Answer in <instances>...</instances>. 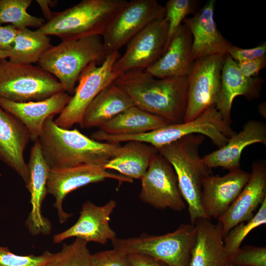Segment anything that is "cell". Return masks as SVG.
Returning a JSON list of instances; mask_svg holds the SVG:
<instances>
[{"label": "cell", "mask_w": 266, "mask_h": 266, "mask_svg": "<svg viewBox=\"0 0 266 266\" xmlns=\"http://www.w3.org/2000/svg\"><path fill=\"white\" fill-rule=\"evenodd\" d=\"M114 83L140 109L169 124L184 122L187 105V77L156 78L144 70L134 69L120 74Z\"/></svg>", "instance_id": "obj_1"}, {"label": "cell", "mask_w": 266, "mask_h": 266, "mask_svg": "<svg viewBox=\"0 0 266 266\" xmlns=\"http://www.w3.org/2000/svg\"><path fill=\"white\" fill-rule=\"evenodd\" d=\"M48 117L37 140L50 168L92 165L103 167L121 150L119 143L95 140L77 129H66Z\"/></svg>", "instance_id": "obj_2"}, {"label": "cell", "mask_w": 266, "mask_h": 266, "mask_svg": "<svg viewBox=\"0 0 266 266\" xmlns=\"http://www.w3.org/2000/svg\"><path fill=\"white\" fill-rule=\"evenodd\" d=\"M204 139L201 134H191L157 149L175 171L180 191L188 205L191 224L193 225L198 220L208 219L201 200L203 182L212 174L199 153Z\"/></svg>", "instance_id": "obj_3"}, {"label": "cell", "mask_w": 266, "mask_h": 266, "mask_svg": "<svg viewBox=\"0 0 266 266\" xmlns=\"http://www.w3.org/2000/svg\"><path fill=\"white\" fill-rule=\"evenodd\" d=\"M126 0H82L59 12L37 31L55 35L62 41L101 35L114 17L127 4Z\"/></svg>", "instance_id": "obj_4"}, {"label": "cell", "mask_w": 266, "mask_h": 266, "mask_svg": "<svg viewBox=\"0 0 266 266\" xmlns=\"http://www.w3.org/2000/svg\"><path fill=\"white\" fill-rule=\"evenodd\" d=\"M107 55L100 35L62 41L49 49L39 61V66L52 74L64 92L72 94L84 69L95 62L100 65Z\"/></svg>", "instance_id": "obj_5"}, {"label": "cell", "mask_w": 266, "mask_h": 266, "mask_svg": "<svg viewBox=\"0 0 266 266\" xmlns=\"http://www.w3.org/2000/svg\"><path fill=\"white\" fill-rule=\"evenodd\" d=\"M196 233L195 225L182 223L174 231L165 234L143 233L138 236L116 237L111 243L113 248L128 254L147 255L167 266H189Z\"/></svg>", "instance_id": "obj_6"}, {"label": "cell", "mask_w": 266, "mask_h": 266, "mask_svg": "<svg viewBox=\"0 0 266 266\" xmlns=\"http://www.w3.org/2000/svg\"><path fill=\"white\" fill-rule=\"evenodd\" d=\"M59 81L39 66L0 60V97L17 102L39 101L63 92Z\"/></svg>", "instance_id": "obj_7"}, {"label": "cell", "mask_w": 266, "mask_h": 266, "mask_svg": "<svg viewBox=\"0 0 266 266\" xmlns=\"http://www.w3.org/2000/svg\"><path fill=\"white\" fill-rule=\"evenodd\" d=\"M120 56L119 51L114 52L108 54L100 65L94 62L84 69L73 96L54 120L57 125L66 129L76 124L81 126L84 113L91 102L118 77L113 71V66Z\"/></svg>", "instance_id": "obj_8"}, {"label": "cell", "mask_w": 266, "mask_h": 266, "mask_svg": "<svg viewBox=\"0 0 266 266\" xmlns=\"http://www.w3.org/2000/svg\"><path fill=\"white\" fill-rule=\"evenodd\" d=\"M235 132L226 122L215 105L206 109L193 120L170 124L144 134L143 140L156 149L191 134L209 138L218 148L224 146Z\"/></svg>", "instance_id": "obj_9"}, {"label": "cell", "mask_w": 266, "mask_h": 266, "mask_svg": "<svg viewBox=\"0 0 266 266\" xmlns=\"http://www.w3.org/2000/svg\"><path fill=\"white\" fill-rule=\"evenodd\" d=\"M226 55L197 59L187 76V105L184 122L194 120L216 105L221 89V72Z\"/></svg>", "instance_id": "obj_10"}, {"label": "cell", "mask_w": 266, "mask_h": 266, "mask_svg": "<svg viewBox=\"0 0 266 266\" xmlns=\"http://www.w3.org/2000/svg\"><path fill=\"white\" fill-rule=\"evenodd\" d=\"M165 16V6L156 0L128 1L101 35L107 54L119 51L147 26Z\"/></svg>", "instance_id": "obj_11"}, {"label": "cell", "mask_w": 266, "mask_h": 266, "mask_svg": "<svg viewBox=\"0 0 266 266\" xmlns=\"http://www.w3.org/2000/svg\"><path fill=\"white\" fill-rule=\"evenodd\" d=\"M141 200L156 209L181 211L186 206L171 164L158 152L155 154L142 179Z\"/></svg>", "instance_id": "obj_12"}, {"label": "cell", "mask_w": 266, "mask_h": 266, "mask_svg": "<svg viewBox=\"0 0 266 266\" xmlns=\"http://www.w3.org/2000/svg\"><path fill=\"white\" fill-rule=\"evenodd\" d=\"M167 33L165 17L149 24L127 43L124 53L113 65V72L118 76L131 70H144L152 66L164 53Z\"/></svg>", "instance_id": "obj_13"}, {"label": "cell", "mask_w": 266, "mask_h": 266, "mask_svg": "<svg viewBox=\"0 0 266 266\" xmlns=\"http://www.w3.org/2000/svg\"><path fill=\"white\" fill-rule=\"evenodd\" d=\"M114 179L120 182L132 183L133 180L122 175L111 173L103 167L92 165L50 168L47 184L48 194L54 197L59 222L63 224L72 216L66 212L63 202L71 192L84 186L97 183L106 179Z\"/></svg>", "instance_id": "obj_14"}, {"label": "cell", "mask_w": 266, "mask_h": 266, "mask_svg": "<svg viewBox=\"0 0 266 266\" xmlns=\"http://www.w3.org/2000/svg\"><path fill=\"white\" fill-rule=\"evenodd\" d=\"M266 200V162L255 161L249 179L227 210L217 220L224 237L234 226L250 220Z\"/></svg>", "instance_id": "obj_15"}, {"label": "cell", "mask_w": 266, "mask_h": 266, "mask_svg": "<svg viewBox=\"0 0 266 266\" xmlns=\"http://www.w3.org/2000/svg\"><path fill=\"white\" fill-rule=\"evenodd\" d=\"M116 205L114 200H110L102 206L86 201L82 205L77 222L66 231L55 234L53 242L58 244L73 237L100 244L113 240L117 237L116 234L110 227L109 221Z\"/></svg>", "instance_id": "obj_16"}, {"label": "cell", "mask_w": 266, "mask_h": 266, "mask_svg": "<svg viewBox=\"0 0 266 266\" xmlns=\"http://www.w3.org/2000/svg\"><path fill=\"white\" fill-rule=\"evenodd\" d=\"M250 173L241 168L223 176H208L204 180L201 200L208 219H218L236 200L248 182Z\"/></svg>", "instance_id": "obj_17"}, {"label": "cell", "mask_w": 266, "mask_h": 266, "mask_svg": "<svg viewBox=\"0 0 266 266\" xmlns=\"http://www.w3.org/2000/svg\"><path fill=\"white\" fill-rule=\"evenodd\" d=\"M29 180L26 188L30 192L32 209L26 224L33 235L50 232V221L42 214V204L48 194L47 184L50 167L45 160L38 140L32 146L27 164Z\"/></svg>", "instance_id": "obj_18"}, {"label": "cell", "mask_w": 266, "mask_h": 266, "mask_svg": "<svg viewBox=\"0 0 266 266\" xmlns=\"http://www.w3.org/2000/svg\"><path fill=\"white\" fill-rule=\"evenodd\" d=\"M215 4L214 0L207 1L193 17L183 21L192 35L194 61L211 55H226L232 45L217 28L214 17Z\"/></svg>", "instance_id": "obj_19"}, {"label": "cell", "mask_w": 266, "mask_h": 266, "mask_svg": "<svg viewBox=\"0 0 266 266\" xmlns=\"http://www.w3.org/2000/svg\"><path fill=\"white\" fill-rule=\"evenodd\" d=\"M71 96L63 91L39 101L17 102L0 97V107L17 118L27 129L31 141H36L45 120L60 114Z\"/></svg>", "instance_id": "obj_20"}, {"label": "cell", "mask_w": 266, "mask_h": 266, "mask_svg": "<svg viewBox=\"0 0 266 266\" xmlns=\"http://www.w3.org/2000/svg\"><path fill=\"white\" fill-rule=\"evenodd\" d=\"M25 126L0 107V161L14 170L28 184L29 174L24 152L30 141Z\"/></svg>", "instance_id": "obj_21"}, {"label": "cell", "mask_w": 266, "mask_h": 266, "mask_svg": "<svg viewBox=\"0 0 266 266\" xmlns=\"http://www.w3.org/2000/svg\"><path fill=\"white\" fill-rule=\"evenodd\" d=\"M191 33L185 24H182L172 37L162 56L144 71L157 78L187 77L194 60Z\"/></svg>", "instance_id": "obj_22"}, {"label": "cell", "mask_w": 266, "mask_h": 266, "mask_svg": "<svg viewBox=\"0 0 266 266\" xmlns=\"http://www.w3.org/2000/svg\"><path fill=\"white\" fill-rule=\"evenodd\" d=\"M258 143L266 145V124L259 120H250L224 146L204 156L202 159L210 169L218 167L229 171L238 169L243 150Z\"/></svg>", "instance_id": "obj_23"}, {"label": "cell", "mask_w": 266, "mask_h": 266, "mask_svg": "<svg viewBox=\"0 0 266 266\" xmlns=\"http://www.w3.org/2000/svg\"><path fill=\"white\" fill-rule=\"evenodd\" d=\"M263 80L261 77H247L239 70L236 62L227 54L221 72V89L216 108L229 124L234 98L243 96L248 100L259 98Z\"/></svg>", "instance_id": "obj_24"}, {"label": "cell", "mask_w": 266, "mask_h": 266, "mask_svg": "<svg viewBox=\"0 0 266 266\" xmlns=\"http://www.w3.org/2000/svg\"><path fill=\"white\" fill-rule=\"evenodd\" d=\"M196 233L189 266H227L223 236L219 225L201 219L195 224Z\"/></svg>", "instance_id": "obj_25"}, {"label": "cell", "mask_w": 266, "mask_h": 266, "mask_svg": "<svg viewBox=\"0 0 266 266\" xmlns=\"http://www.w3.org/2000/svg\"><path fill=\"white\" fill-rule=\"evenodd\" d=\"M135 106L130 97L113 83L104 88L85 110L81 127H100L118 114Z\"/></svg>", "instance_id": "obj_26"}, {"label": "cell", "mask_w": 266, "mask_h": 266, "mask_svg": "<svg viewBox=\"0 0 266 266\" xmlns=\"http://www.w3.org/2000/svg\"><path fill=\"white\" fill-rule=\"evenodd\" d=\"M158 152L153 146L141 142L131 141L122 146L119 153L103 166L116 170L121 175L141 179L145 174L153 156Z\"/></svg>", "instance_id": "obj_27"}, {"label": "cell", "mask_w": 266, "mask_h": 266, "mask_svg": "<svg viewBox=\"0 0 266 266\" xmlns=\"http://www.w3.org/2000/svg\"><path fill=\"white\" fill-rule=\"evenodd\" d=\"M168 124H169L164 119L133 106L99 128L100 130L110 135H127L147 133Z\"/></svg>", "instance_id": "obj_28"}, {"label": "cell", "mask_w": 266, "mask_h": 266, "mask_svg": "<svg viewBox=\"0 0 266 266\" xmlns=\"http://www.w3.org/2000/svg\"><path fill=\"white\" fill-rule=\"evenodd\" d=\"M52 45L50 38L37 30L17 29L13 46L9 52V60L23 64L38 62Z\"/></svg>", "instance_id": "obj_29"}, {"label": "cell", "mask_w": 266, "mask_h": 266, "mask_svg": "<svg viewBox=\"0 0 266 266\" xmlns=\"http://www.w3.org/2000/svg\"><path fill=\"white\" fill-rule=\"evenodd\" d=\"M32 0H0V25L10 23L17 29L41 27L45 20L27 12Z\"/></svg>", "instance_id": "obj_30"}, {"label": "cell", "mask_w": 266, "mask_h": 266, "mask_svg": "<svg viewBox=\"0 0 266 266\" xmlns=\"http://www.w3.org/2000/svg\"><path fill=\"white\" fill-rule=\"evenodd\" d=\"M88 242L76 238L71 243H64L61 251L51 253L45 266H92V255Z\"/></svg>", "instance_id": "obj_31"}, {"label": "cell", "mask_w": 266, "mask_h": 266, "mask_svg": "<svg viewBox=\"0 0 266 266\" xmlns=\"http://www.w3.org/2000/svg\"><path fill=\"white\" fill-rule=\"evenodd\" d=\"M266 224V200L249 221L233 228L223 238L224 248L228 259L240 248L243 240L253 229Z\"/></svg>", "instance_id": "obj_32"}, {"label": "cell", "mask_w": 266, "mask_h": 266, "mask_svg": "<svg viewBox=\"0 0 266 266\" xmlns=\"http://www.w3.org/2000/svg\"><path fill=\"white\" fill-rule=\"evenodd\" d=\"M197 2L194 0H169L166 2L164 6L165 17L168 22V33L164 52L181 23L196 10Z\"/></svg>", "instance_id": "obj_33"}, {"label": "cell", "mask_w": 266, "mask_h": 266, "mask_svg": "<svg viewBox=\"0 0 266 266\" xmlns=\"http://www.w3.org/2000/svg\"><path fill=\"white\" fill-rule=\"evenodd\" d=\"M236 266H266V247L245 245L228 259Z\"/></svg>", "instance_id": "obj_34"}, {"label": "cell", "mask_w": 266, "mask_h": 266, "mask_svg": "<svg viewBox=\"0 0 266 266\" xmlns=\"http://www.w3.org/2000/svg\"><path fill=\"white\" fill-rule=\"evenodd\" d=\"M51 252L45 251L40 255H18L7 247L0 246V266H45Z\"/></svg>", "instance_id": "obj_35"}, {"label": "cell", "mask_w": 266, "mask_h": 266, "mask_svg": "<svg viewBox=\"0 0 266 266\" xmlns=\"http://www.w3.org/2000/svg\"><path fill=\"white\" fill-rule=\"evenodd\" d=\"M92 266H130L128 254L113 248L92 255Z\"/></svg>", "instance_id": "obj_36"}, {"label": "cell", "mask_w": 266, "mask_h": 266, "mask_svg": "<svg viewBox=\"0 0 266 266\" xmlns=\"http://www.w3.org/2000/svg\"><path fill=\"white\" fill-rule=\"evenodd\" d=\"M266 42L251 48H242L232 45L228 54L236 62H242L266 56Z\"/></svg>", "instance_id": "obj_37"}, {"label": "cell", "mask_w": 266, "mask_h": 266, "mask_svg": "<svg viewBox=\"0 0 266 266\" xmlns=\"http://www.w3.org/2000/svg\"><path fill=\"white\" fill-rule=\"evenodd\" d=\"M237 66L240 72L247 77H258L261 70L266 66V56L250 61L238 62Z\"/></svg>", "instance_id": "obj_38"}, {"label": "cell", "mask_w": 266, "mask_h": 266, "mask_svg": "<svg viewBox=\"0 0 266 266\" xmlns=\"http://www.w3.org/2000/svg\"><path fill=\"white\" fill-rule=\"evenodd\" d=\"M17 29L12 25H0V50L9 52L14 44Z\"/></svg>", "instance_id": "obj_39"}, {"label": "cell", "mask_w": 266, "mask_h": 266, "mask_svg": "<svg viewBox=\"0 0 266 266\" xmlns=\"http://www.w3.org/2000/svg\"><path fill=\"white\" fill-rule=\"evenodd\" d=\"M130 266H167L150 256L136 253L128 254Z\"/></svg>", "instance_id": "obj_40"}, {"label": "cell", "mask_w": 266, "mask_h": 266, "mask_svg": "<svg viewBox=\"0 0 266 266\" xmlns=\"http://www.w3.org/2000/svg\"><path fill=\"white\" fill-rule=\"evenodd\" d=\"M36 1L40 7L45 18L47 21H49L54 13L50 8L54 6L58 1L51 0H36Z\"/></svg>", "instance_id": "obj_41"}, {"label": "cell", "mask_w": 266, "mask_h": 266, "mask_svg": "<svg viewBox=\"0 0 266 266\" xmlns=\"http://www.w3.org/2000/svg\"><path fill=\"white\" fill-rule=\"evenodd\" d=\"M260 114L266 118V103L265 102L260 104L258 107Z\"/></svg>", "instance_id": "obj_42"}, {"label": "cell", "mask_w": 266, "mask_h": 266, "mask_svg": "<svg viewBox=\"0 0 266 266\" xmlns=\"http://www.w3.org/2000/svg\"><path fill=\"white\" fill-rule=\"evenodd\" d=\"M9 52L0 50V60L8 58Z\"/></svg>", "instance_id": "obj_43"}, {"label": "cell", "mask_w": 266, "mask_h": 266, "mask_svg": "<svg viewBox=\"0 0 266 266\" xmlns=\"http://www.w3.org/2000/svg\"><path fill=\"white\" fill-rule=\"evenodd\" d=\"M227 266H234V265L228 264Z\"/></svg>", "instance_id": "obj_44"}]
</instances>
